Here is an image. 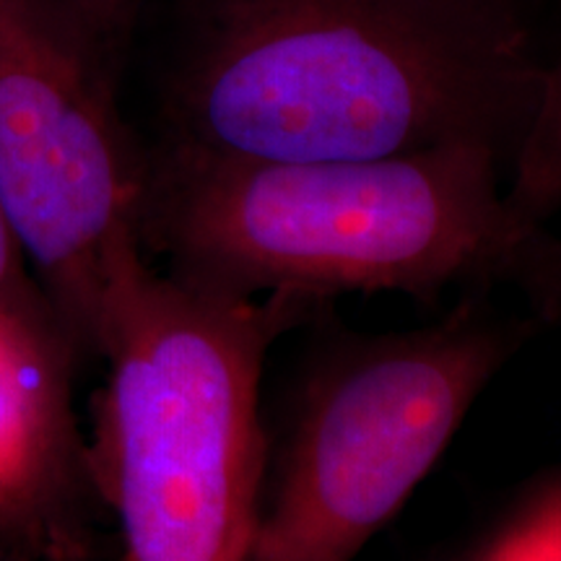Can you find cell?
I'll return each instance as SVG.
<instances>
[{"instance_id":"obj_1","label":"cell","mask_w":561,"mask_h":561,"mask_svg":"<svg viewBox=\"0 0 561 561\" xmlns=\"http://www.w3.org/2000/svg\"><path fill=\"white\" fill-rule=\"evenodd\" d=\"M157 138L219 159L515 161L541 96L523 0H151Z\"/></svg>"},{"instance_id":"obj_2","label":"cell","mask_w":561,"mask_h":561,"mask_svg":"<svg viewBox=\"0 0 561 561\" xmlns=\"http://www.w3.org/2000/svg\"><path fill=\"white\" fill-rule=\"evenodd\" d=\"M507 174L481 144L328 161L146 144L140 244L170 276L229 297L515 286L538 318L559 320L561 242L512 214Z\"/></svg>"},{"instance_id":"obj_3","label":"cell","mask_w":561,"mask_h":561,"mask_svg":"<svg viewBox=\"0 0 561 561\" xmlns=\"http://www.w3.org/2000/svg\"><path fill=\"white\" fill-rule=\"evenodd\" d=\"M314 305L198 289L149 257L115 280L94 341L107 382L87 460L125 561H248L268 471L263 364Z\"/></svg>"},{"instance_id":"obj_4","label":"cell","mask_w":561,"mask_h":561,"mask_svg":"<svg viewBox=\"0 0 561 561\" xmlns=\"http://www.w3.org/2000/svg\"><path fill=\"white\" fill-rule=\"evenodd\" d=\"M533 331L471 299L434 325L325 351L263 481L248 561L359 557Z\"/></svg>"},{"instance_id":"obj_5","label":"cell","mask_w":561,"mask_h":561,"mask_svg":"<svg viewBox=\"0 0 561 561\" xmlns=\"http://www.w3.org/2000/svg\"><path fill=\"white\" fill-rule=\"evenodd\" d=\"M117 58L70 0H0V216L76 356L146 257V144Z\"/></svg>"},{"instance_id":"obj_6","label":"cell","mask_w":561,"mask_h":561,"mask_svg":"<svg viewBox=\"0 0 561 561\" xmlns=\"http://www.w3.org/2000/svg\"><path fill=\"white\" fill-rule=\"evenodd\" d=\"M62 339L0 322V546L21 553L58 530L81 528L91 486L87 445L70 416Z\"/></svg>"},{"instance_id":"obj_7","label":"cell","mask_w":561,"mask_h":561,"mask_svg":"<svg viewBox=\"0 0 561 561\" xmlns=\"http://www.w3.org/2000/svg\"><path fill=\"white\" fill-rule=\"evenodd\" d=\"M507 203L530 224L561 208V55L546 62L538 107L507 174Z\"/></svg>"},{"instance_id":"obj_8","label":"cell","mask_w":561,"mask_h":561,"mask_svg":"<svg viewBox=\"0 0 561 561\" xmlns=\"http://www.w3.org/2000/svg\"><path fill=\"white\" fill-rule=\"evenodd\" d=\"M481 561H561V479L512 517Z\"/></svg>"},{"instance_id":"obj_9","label":"cell","mask_w":561,"mask_h":561,"mask_svg":"<svg viewBox=\"0 0 561 561\" xmlns=\"http://www.w3.org/2000/svg\"><path fill=\"white\" fill-rule=\"evenodd\" d=\"M0 322L68 341L21 261L3 216H0Z\"/></svg>"},{"instance_id":"obj_10","label":"cell","mask_w":561,"mask_h":561,"mask_svg":"<svg viewBox=\"0 0 561 561\" xmlns=\"http://www.w3.org/2000/svg\"><path fill=\"white\" fill-rule=\"evenodd\" d=\"M117 58L128 62L151 0H70Z\"/></svg>"},{"instance_id":"obj_11","label":"cell","mask_w":561,"mask_h":561,"mask_svg":"<svg viewBox=\"0 0 561 561\" xmlns=\"http://www.w3.org/2000/svg\"><path fill=\"white\" fill-rule=\"evenodd\" d=\"M5 561H102L91 551L83 530H60L32 549L5 557Z\"/></svg>"}]
</instances>
